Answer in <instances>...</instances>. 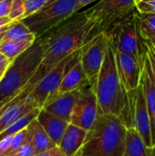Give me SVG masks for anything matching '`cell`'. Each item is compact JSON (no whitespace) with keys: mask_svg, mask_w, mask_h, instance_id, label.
<instances>
[{"mask_svg":"<svg viewBox=\"0 0 155 156\" xmlns=\"http://www.w3.org/2000/svg\"><path fill=\"white\" fill-rule=\"evenodd\" d=\"M92 27L93 23L85 10L78 11L39 37L44 45V56L34 76L40 80L60 61L87 44Z\"/></svg>","mask_w":155,"mask_h":156,"instance_id":"6da1fadb","label":"cell"},{"mask_svg":"<svg viewBox=\"0 0 155 156\" xmlns=\"http://www.w3.org/2000/svg\"><path fill=\"white\" fill-rule=\"evenodd\" d=\"M93 91L96 95L99 113L119 117L126 128L132 126L133 106L123 90L117 72L115 51L108 41V48Z\"/></svg>","mask_w":155,"mask_h":156,"instance_id":"7a4b0ae2","label":"cell"},{"mask_svg":"<svg viewBox=\"0 0 155 156\" xmlns=\"http://www.w3.org/2000/svg\"><path fill=\"white\" fill-rule=\"evenodd\" d=\"M127 128L117 116L98 113L74 156H123Z\"/></svg>","mask_w":155,"mask_h":156,"instance_id":"3957f363","label":"cell"},{"mask_svg":"<svg viewBox=\"0 0 155 156\" xmlns=\"http://www.w3.org/2000/svg\"><path fill=\"white\" fill-rule=\"evenodd\" d=\"M44 56V45L37 37L32 45L11 61L0 80V102L7 101L18 94L30 81Z\"/></svg>","mask_w":155,"mask_h":156,"instance_id":"277c9868","label":"cell"},{"mask_svg":"<svg viewBox=\"0 0 155 156\" xmlns=\"http://www.w3.org/2000/svg\"><path fill=\"white\" fill-rule=\"evenodd\" d=\"M139 13L134 9L115 24L105 36L115 51L130 54L143 64L145 50L138 27Z\"/></svg>","mask_w":155,"mask_h":156,"instance_id":"5b68a950","label":"cell"},{"mask_svg":"<svg viewBox=\"0 0 155 156\" xmlns=\"http://www.w3.org/2000/svg\"><path fill=\"white\" fill-rule=\"evenodd\" d=\"M135 0H99L91 7L85 10L92 21L93 27L88 40L107 33L115 24L135 9Z\"/></svg>","mask_w":155,"mask_h":156,"instance_id":"8992f818","label":"cell"},{"mask_svg":"<svg viewBox=\"0 0 155 156\" xmlns=\"http://www.w3.org/2000/svg\"><path fill=\"white\" fill-rule=\"evenodd\" d=\"M80 9L78 0H56L21 21L32 34L39 37Z\"/></svg>","mask_w":155,"mask_h":156,"instance_id":"52a82bcc","label":"cell"},{"mask_svg":"<svg viewBox=\"0 0 155 156\" xmlns=\"http://www.w3.org/2000/svg\"><path fill=\"white\" fill-rule=\"evenodd\" d=\"M107 48L108 38L105 34H100L79 48V61L92 90L95 87Z\"/></svg>","mask_w":155,"mask_h":156,"instance_id":"ba28073f","label":"cell"},{"mask_svg":"<svg viewBox=\"0 0 155 156\" xmlns=\"http://www.w3.org/2000/svg\"><path fill=\"white\" fill-rule=\"evenodd\" d=\"M74 53L64 58L51 70H49L37 83V85L28 94V98L36 103L37 108L41 109L48 100L58 93V90L66 72L67 64L72 58Z\"/></svg>","mask_w":155,"mask_h":156,"instance_id":"9c48e42d","label":"cell"},{"mask_svg":"<svg viewBox=\"0 0 155 156\" xmlns=\"http://www.w3.org/2000/svg\"><path fill=\"white\" fill-rule=\"evenodd\" d=\"M98 113L96 95L88 82L80 89V95L73 109L69 123L89 131L94 124Z\"/></svg>","mask_w":155,"mask_h":156,"instance_id":"30bf717a","label":"cell"},{"mask_svg":"<svg viewBox=\"0 0 155 156\" xmlns=\"http://www.w3.org/2000/svg\"><path fill=\"white\" fill-rule=\"evenodd\" d=\"M115 62L123 90L126 92L127 96L133 95L140 85L143 64L135 57L119 51H115Z\"/></svg>","mask_w":155,"mask_h":156,"instance_id":"8fae6325","label":"cell"},{"mask_svg":"<svg viewBox=\"0 0 155 156\" xmlns=\"http://www.w3.org/2000/svg\"><path fill=\"white\" fill-rule=\"evenodd\" d=\"M132 126L136 130L140 137L142 138L145 146L149 149H153V146L152 144L150 118L145 103L144 94L141 84L136 89L135 96H134Z\"/></svg>","mask_w":155,"mask_h":156,"instance_id":"7c38bea8","label":"cell"},{"mask_svg":"<svg viewBox=\"0 0 155 156\" xmlns=\"http://www.w3.org/2000/svg\"><path fill=\"white\" fill-rule=\"evenodd\" d=\"M79 95L80 89L57 94L48 100L42 109L68 122H70L71 114Z\"/></svg>","mask_w":155,"mask_h":156,"instance_id":"4fadbf2b","label":"cell"},{"mask_svg":"<svg viewBox=\"0 0 155 156\" xmlns=\"http://www.w3.org/2000/svg\"><path fill=\"white\" fill-rule=\"evenodd\" d=\"M140 84L142 85L143 91L145 98V103L150 118V124H151V135H152V144L153 146L155 145V79L153 75L149 61L144 57L142 75H141V81Z\"/></svg>","mask_w":155,"mask_h":156,"instance_id":"5bb4252c","label":"cell"},{"mask_svg":"<svg viewBox=\"0 0 155 156\" xmlns=\"http://www.w3.org/2000/svg\"><path fill=\"white\" fill-rule=\"evenodd\" d=\"M88 82L89 81L79 61V49H78L67 64L66 72L63 76L57 94L79 90Z\"/></svg>","mask_w":155,"mask_h":156,"instance_id":"9a60e30c","label":"cell"},{"mask_svg":"<svg viewBox=\"0 0 155 156\" xmlns=\"http://www.w3.org/2000/svg\"><path fill=\"white\" fill-rule=\"evenodd\" d=\"M37 120L40 123V125L43 127L45 132L47 133L48 136L50 138V140L58 146L61 138L69 126V122L48 112L44 109H40Z\"/></svg>","mask_w":155,"mask_h":156,"instance_id":"2e32d148","label":"cell"},{"mask_svg":"<svg viewBox=\"0 0 155 156\" xmlns=\"http://www.w3.org/2000/svg\"><path fill=\"white\" fill-rule=\"evenodd\" d=\"M26 130L27 134L25 143H30L32 144L35 149L36 155L57 146L48 136L37 118L31 121V122L26 126Z\"/></svg>","mask_w":155,"mask_h":156,"instance_id":"e0dca14e","label":"cell"},{"mask_svg":"<svg viewBox=\"0 0 155 156\" xmlns=\"http://www.w3.org/2000/svg\"><path fill=\"white\" fill-rule=\"evenodd\" d=\"M86 134L87 131L69 123L61 138L58 147L66 156H74L82 145Z\"/></svg>","mask_w":155,"mask_h":156,"instance_id":"ac0fdd59","label":"cell"},{"mask_svg":"<svg viewBox=\"0 0 155 156\" xmlns=\"http://www.w3.org/2000/svg\"><path fill=\"white\" fill-rule=\"evenodd\" d=\"M123 156H154V154L153 150L145 146L136 130L132 127L128 128L126 131Z\"/></svg>","mask_w":155,"mask_h":156,"instance_id":"d6986e66","label":"cell"},{"mask_svg":"<svg viewBox=\"0 0 155 156\" xmlns=\"http://www.w3.org/2000/svg\"><path fill=\"white\" fill-rule=\"evenodd\" d=\"M35 40V39H34ZM34 40H24V41H16L9 39H3L0 44V53L5 56L11 61L14 60L17 56L28 48Z\"/></svg>","mask_w":155,"mask_h":156,"instance_id":"ffe728a7","label":"cell"},{"mask_svg":"<svg viewBox=\"0 0 155 156\" xmlns=\"http://www.w3.org/2000/svg\"><path fill=\"white\" fill-rule=\"evenodd\" d=\"M37 37L30 32L26 26L20 20L17 22H13L5 31L4 39L16 40V41H24L29 39H36Z\"/></svg>","mask_w":155,"mask_h":156,"instance_id":"44dd1931","label":"cell"},{"mask_svg":"<svg viewBox=\"0 0 155 156\" xmlns=\"http://www.w3.org/2000/svg\"><path fill=\"white\" fill-rule=\"evenodd\" d=\"M40 109L39 108H35L28 113L25 114L24 116L20 117L18 120H16L14 123H12L10 126H8L6 129H5L3 132L0 133V141L7 136H11L18 133L19 131L25 129L34 119L37 118Z\"/></svg>","mask_w":155,"mask_h":156,"instance_id":"7402d4cb","label":"cell"},{"mask_svg":"<svg viewBox=\"0 0 155 156\" xmlns=\"http://www.w3.org/2000/svg\"><path fill=\"white\" fill-rule=\"evenodd\" d=\"M138 27L143 40L155 37V14H139Z\"/></svg>","mask_w":155,"mask_h":156,"instance_id":"603a6c76","label":"cell"},{"mask_svg":"<svg viewBox=\"0 0 155 156\" xmlns=\"http://www.w3.org/2000/svg\"><path fill=\"white\" fill-rule=\"evenodd\" d=\"M25 7L23 0H12L10 11L8 14V18L12 22H17L24 18Z\"/></svg>","mask_w":155,"mask_h":156,"instance_id":"cb8c5ba5","label":"cell"},{"mask_svg":"<svg viewBox=\"0 0 155 156\" xmlns=\"http://www.w3.org/2000/svg\"><path fill=\"white\" fill-rule=\"evenodd\" d=\"M48 1V0H23L25 7L24 18L39 11L45 5H47Z\"/></svg>","mask_w":155,"mask_h":156,"instance_id":"d4e9b609","label":"cell"},{"mask_svg":"<svg viewBox=\"0 0 155 156\" xmlns=\"http://www.w3.org/2000/svg\"><path fill=\"white\" fill-rule=\"evenodd\" d=\"M26 134H27V130L26 127L21 131H19L18 133H16V134L13 135L12 137V141H11V144L9 149L7 150V152L5 154L4 156L8 155L9 154L15 152L16 150H17L23 144H25L26 140Z\"/></svg>","mask_w":155,"mask_h":156,"instance_id":"484cf974","label":"cell"},{"mask_svg":"<svg viewBox=\"0 0 155 156\" xmlns=\"http://www.w3.org/2000/svg\"><path fill=\"white\" fill-rule=\"evenodd\" d=\"M144 50H145V56L149 61L153 75L155 79V41L153 39L151 40H143Z\"/></svg>","mask_w":155,"mask_h":156,"instance_id":"4316f807","label":"cell"},{"mask_svg":"<svg viewBox=\"0 0 155 156\" xmlns=\"http://www.w3.org/2000/svg\"><path fill=\"white\" fill-rule=\"evenodd\" d=\"M134 5L139 14H155V0H135Z\"/></svg>","mask_w":155,"mask_h":156,"instance_id":"83f0119b","label":"cell"},{"mask_svg":"<svg viewBox=\"0 0 155 156\" xmlns=\"http://www.w3.org/2000/svg\"><path fill=\"white\" fill-rule=\"evenodd\" d=\"M8 155L11 156H35L36 152L34 147L30 143H25L23 144L15 152L9 154ZM7 156V155H6Z\"/></svg>","mask_w":155,"mask_h":156,"instance_id":"f1b7e54d","label":"cell"},{"mask_svg":"<svg viewBox=\"0 0 155 156\" xmlns=\"http://www.w3.org/2000/svg\"><path fill=\"white\" fill-rule=\"evenodd\" d=\"M12 0H3L0 2V17L8 16Z\"/></svg>","mask_w":155,"mask_h":156,"instance_id":"f546056e","label":"cell"},{"mask_svg":"<svg viewBox=\"0 0 155 156\" xmlns=\"http://www.w3.org/2000/svg\"><path fill=\"white\" fill-rule=\"evenodd\" d=\"M35 156H66L58 146H55Z\"/></svg>","mask_w":155,"mask_h":156,"instance_id":"4dcf8cb0","label":"cell"},{"mask_svg":"<svg viewBox=\"0 0 155 156\" xmlns=\"http://www.w3.org/2000/svg\"><path fill=\"white\" fill-rule=\"evenodd\" d=\"M12 137H13V135L7 136V137L2 139L0 141V156L5 155V154L9 149L10 144H11V141H12Z\"/></svg>","mask_w":155,"mask_h":156,"instance_id":"1f68e13d","label":"cell"},{"mask_svg":"<svg viewBox=\"0 0 155 156\" xmlns=\"http://www.w3.org/2000/svg\"><path fill=\"white\" fill-rule=\"evenodd\" d=\"M10 63H11V60L8 59L5 56H4L2 53H0V80L4 76Z\"/></svg>","mask_w":155,"mask_h":156,"instance_id":"d6a6232c","label":"cell"},{"mask_svg":"<svg viewBox=\"0 0 155 156\" xmlns=\"http://www.w3.org/2000/svg\"><path fill=\"white\" fill-rule=\"evenodd\" d=\"M13 22L8 18V16L6 17H0V29L5 27H7L9 25H11Z\"/></svg>","mask_w":155,"mask_h":156,"instance_id":"836d02e7","label":"cell"},{"mask_svg":"<svg viewBox=\"0 0 155 156\" xmlns=\"http://www.w3.org/2000/svg\"><path fill=\"white\" fill-rule=\"evenodd\" d=\"M78 1H79V3L81 8H82V7L88 5H90V4H91V3L96 2V1H99V0H78Z\"/></svg>","mask_w":155,"mask_h":156,"instance_id":"e575fe53","label":"cell"},{"mask_svg":"<svg viewBox=\"0 0 155 156\" xmlns=\"http://www.w3.org/2000/svg\"><path fill=\"white\" fill-rule=\"evenodd\" d=\"M9 26H10V25H9ZM9 26L5 27H3V28L0 29V44H1V42L3 41L4 37H5V31L7 30V28H8Z\"/></svg>","mask_w":155,"mask_h":156,"instance_id":"d590c367","label":"cell"},{"mask_svg":"<svg viewBox=\"0 0 155 156\" xmlns=\"http://www.w3.org/2000/svg\"><path fill=\"white\" fill-rule=\"evenodd\" d=\"M5 102H6V101H3V102H0V109L2 108V106H3V105H4V104L5 103Z\"/></svg>","mask_w":155,"mask_h":156,"instance_id":"8d00e7d4","label":"cell"},{"mask_svg":"<svg viewBox=\"0 0 155 156\" xmlns=\"http://www.w3.org/2000/svg\"><path fill=\"white\" fill-rule=\"evenodd\" d=\"M54 1H56V0H48V4H47V5H48V4H50V3H52V2H54Z\"/></svg>","mask_w":155,"mask_h":156,"instance_id":"74e56055","label":"cell"},{"mask_svg":"<svg viewBox=\"0 0 155 156\" xmlns=\"http://www.w3.org/2000/svg\"><path fill=\"white\" fill-rule=\"evenodd\" d=\"M153 154H154V156H155V145H154V146H153Z\"/></svg>","mask_w":155,"mask_h":156,"instance_id":"f35d334b","label":"cell"},{"mask_svg":"<svg viewBox=\"0 0 155 156\" xmlns=\"http://www.w3.org/2000/svg\"><path fill=\"white\" fill-rule=\"evenodd\" d=\"M153 41H155V37H154V38H153Z\"/></svg>","mask_w":155,"mask_h":156,"instance_id":"ab89813d","label":"cell"},{"mask_svg":"<svg viewBox=\"0 0 155 156\" xmlns=\"http://www.w3.org/2000/svg\"><path fill=\"white\" fill-rule=\"evenodd\" d=\"M1 1H3V0H0V2H1Z\"/></svg>","mask_w":155,"mask_h":156,"instance_id":"60d3db41","label":"cell"},{"mask_svg":"<svg viewBox=\"0 0 155 156\" xmlns=\"http://www.w3.org/2000/svg\"><path fill=\"white\" fill-rule=\"evenodd\" d=\"M7 156H11V155H7Z\"/></svg>","mask_w":155,"mask_h":156,"instance_id":"b9f144b4","label":"cell"}]
</instances>
